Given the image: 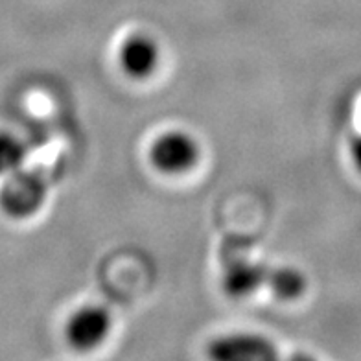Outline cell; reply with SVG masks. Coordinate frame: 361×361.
I'll use <instances>...</instances> for the list:
<instances>
[{
	"label": "cell",
	"instance_id": "3",
	"mask_svg": "<svg viewBox=\"0 0 361 361\" xmlns=\"http://www.w3.org/2000/svg\"><path fill=\"white\" fill-rule=\"evenodd\" d=\"M113 326V317L100 305H85L78 308L67 321L65 334L76 350H92L107 339Z\"/></svg>",
	"mask_w": 361,
	"mask_h": 361
},
{
	"label": "cell",
	"instance_id": "5",
	"mask_svg": "<svg viewBox=\"0 0 361 361\" xmlns=\"http://www.w3.org/2000/svg\"><path fill=\"white\" fill-rule=\"evenodd\" d=\"M120 68L133 80H147L161 65V47L147 34H133L120 44Z\"/></svg>",
	"mask_w": 361,
	"mask_h": 361
},
{
	"label": "cell",
	"instance_id": "1",
	"mask_svg": "<svg viewBox=\"0 0 361 361\" xmlns=\"http://www.w3.org/2000/svg\"><path fill=\"white\" fill-rule=\"evenodd\" d=\"M48 195V180L37 168H20L6 177L0 186V209L13 219L35 216Z\"/></svg>",
	"mask_w": 361,
	"mask_h": 361
},
{
	"label": "cell",
	"instance_id": "9",
	"mask_svg": "<svg viewBox=\"0 0 361 361\" xmlns=\"http://www.w3.org/2000/svg\"><path fill=\"white\" fill-rule=\"evenodd\" d=\"M348 157H350L352 164L361 173V133H356L348 142Z\"/></svg>",
	"mask_w": 361,
	"mask_h": 361
},
{
	"label": "cell",
	"instance_id": "2",
	"mask_svg": "<svg viewBox=\"0 0 361 361\" xmlns=\"http://www.w3.org/2000/svg\"><path fill=\"white\" fill-rule=\"evenodd\" d=\"M201 159L200 142L183 129L159 135L149 147V162L166 176H183L197 166Z\"/></svg>",
	"mask_w": 361,
	"mask_h": 361
},
{
	"label": "cell",
	"instance_id": "8",
	"mask_svg": "<svg viewBox=\"0 0 361 361\" xmlns=\"http://www.w3.org/2000/svg\"><path fill=\"white\" fill-rule=\"evenodd\" d=\"M28 159V146L10 131H0V177L20 170Z\"/></svg>",
	"mask_w": 361,
	"mask_h": 361
},
{
	"label": "cell",
	"instance_id": "4",
	"mask_svg": "<svg viewBox=\"0 0 361 361\" xmlns=\"http://www.w3.org/2000/svg\"><path fill=\"white\" fill-rule=\"evenodd\" d=\"M209 356L219 361H267L279 357L275 343L258 334H228L209 345Z\"/></svg>",
	"mask_w": 361,
	"mask_h": 361
},
{
	"label": "cell",
	"instance_id": "7",
	"mask_svg": "<svg viewBox=\"0 0 361 361\" xmlns=\"http://www.w3.org/2000/svg\"><path fill=\"white\" fill-rule=\"evenodd\" d=\"M267 290L281 300H297L308 290V281L302 271L291 266H271Z\"/></svg>",
	"mask_w": 361,
	"mask_h": 361
},
{
	"label": "cell",
	"instance_id": "6",
	"mask_svg": "<svg viewBox=\"0 0 361 361\" xmlns=\"http://www.w3.org/2000/svg\"><path fill=\"white\" fill-rule=\"evenodd\" d=\"M271 266L249 258H236L227 264L221 275V288L234 299H243L266 288Z\"/></svg>",
	"mask_w": 361,
	"mask_h": 361
}]
</instances>
